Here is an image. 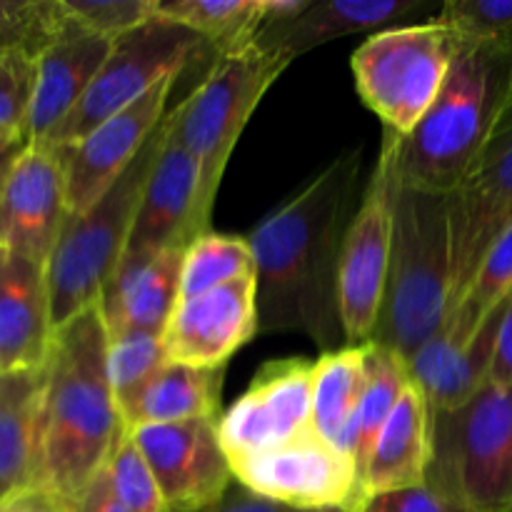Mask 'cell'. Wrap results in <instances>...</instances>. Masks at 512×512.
<instances>
[{
    "mask_svg": "<svg viewBox=\"0 0 512 512\" xmlns=\"http://www.w3.org/2000/svg\"><path fill=\"white\" fill-rule=\"evenodd\" d=\"M363 145L335 155L245 238L258 285V335L300 333L323 353L343 348L340 255L363 200Z\"/></svg>",
    "mask_w": 512,
    "mask_h": 512,
    "instance_id": "6da1fadb",
    "label": "cell"
},
{
    "mask_svg": "<svg viewBox=\"0 0 512 512\" xmlns=\"http://www.w3.org/2000/svg\"><path fill=\"white\" fill-rule=\"evenodd\" d=\"M125 420L108 373V330L98 305L60 325L45 363L43 485L70 505L108 465Z\"/></svg>",
    "mask_w": 512,
    "mask_h": 512,
    "instance_id": "7a4b0ae2",
    "label": "cell"
},
{
    "mask_svg": "<svg viewBox=\"0 0 512 512\" xmlns=\"http://www.w3.org/2000/svg\"><path fill=\"white\" fill-rule=\"evenodd\" d=\"M512 95V48L458 43L450 73L425 118L398 135V180L453 193L463 185Z\"/></svg>",
    "mask_w": 512,
    "mask_h": 512,
    "instance_id": "3957f363",
    "label": "cell"
},
{
    "mask_svg": "<svg viewBox=\"0 0 512 512\" xmlns=\"http://www.w3.org/2000/svg\"><path fill=\"white\" fill-rule=\"evenodd\" d=\"M453 300L450 195L400 185L388 285L373 343L408 360L445 325Z\"/></svg>",
    "mask_w": 512,
    "mask_h": 512,
    "instance_id": "277c9868",
    "label": "cell"
},
{
    "mask_svg": "<svg viewBox=\"0 0 512 512\" xmlns=\"http://www.w3.org/2000/svg\"><path fill=\"white\" fill-rule=\"evenodd\" d=\"M425 488L473 512H512V388L485 383L463 405L430 410Z\"/></svg>",
    "mask_w": 512,
    "mask_h": 512,
    "instance_id": "5b68a950",
    "label": "cell"
},
{
    "mask_svg": "<svg viewBox=\"0 0 512 512\" xmlns=\"http://www.w3.org/2000/svg\"><path fill=\"white\" fill-rule=\"evenodd\" d=\"M288 65V58L255 43L215 55L203 83L165 115L168 138L200 165V218L208 228L230 155L250 115Z\"/></svg>",
    "mask_w": 512,
    "mask_h": 512,
    "instance_id": "8992f818",
    "label": "cell"
},
{
    "mask_svg": "<svg viewBox=\"0 0 512 512\" xmlns=\"http://www.w3.org/2000/svg\"><path fill=\"white\" fill-rule=\"evenodd\" d=\"M165 140V120L138 158L110 185L108 193L83 213H68L50 253L45 275L55 330L98 305L100 293L128 250L143 188Z\"/></svg>",
    "mask_w": 512,
    "mask_h": 512,
    "instance_id": "52a82bcc",
    "label": "cell"
},
{
    "mask_svg": "<svg viewBox=\"0 0 512 512\" xmlns=\"http://www.w3.org/2000/svg\"><path fill=\"white\" fill-rule=\"evenodd\" d=\"M455 53L458 38L435 18L380 30L355 48V88L385 130L405 138L438 98Z\"/></svg>",
    "mask_w": 512,
    "mask_h": 512,
    "instance_id": "ba28073f",
    "label": "cell"
},
{
    "mask_svg": "<svg viewBox=\"0 0 512 512\" xmlns=\"http://www.w3.org/2000/svg\"><path fill=\"white\" fill-rule=\"evenodd\" d=\"M203 48H208V43L200 35L160 15L120 35L113 40V48L83 100L40 143L70 148L110 115L138 103L165 80L178 78L180 70L198 58Z\"/></svg>",
    "mask_w": 512,
    "mask_h": 512,
    "instance_id": "9c48e42d",
    "label": "cell"
},
{
    "mask_svg": "<svg viewBox=\"0 0 512 512\" xmlns=\"http://www.w3.org/2000/svg\"><path fill=\"white\" fill-rule=\"evenodd\" d=\"M398 183V133L385 130L378 163L350 220L340 255V320L348 345L370 343L378 325L388 285Z\"/></svg>",
    "mask_w": 512,
    "mask_h": 512,
    "instance_id": "30bf717a",
    "label": "cell"
},
{
    "mask_svg": "<svg viewBox=\"0 0 512 512\" xmlns=\"http://www.w3.org/2000/svg\"><path fill=\"white\" fill-rule=\"evenodd\" d=\"M233 475L250 493L290 508L363 510L353 458L333 448L315 428L280 448L235 460Z\"/></svg>",
    "mask_w": 512,
    "mask_h": 512,
    "instance_id": "8fae6325",
    "label": "cell"
},
{
    "mask_svg": "<svg viewBox=\"0 0 512 512\" xmlns=\"http://www.w3.org/2000/svg\"><path fill=\"white\" fill-rule=\"evenodd\" d=\"M453 225V300L450 313L473 283L480 263L512 225V95L488 145L460 188L450 193ZM448 313V318H450Z\"/></svg>",
    "mask_w": 512,
    "mask_h": 512,
    "instance_id": "7c38bea8",
    "label": "cell"
},
{
    "mask_svg": "<svg viewBox=\"0 0 512 512\" xmlns=\"http://www.w3.org/2000/svg\"><path fill=\"white\" fill-rule=\"evenodd\" d=\"M315 360L265 363L253 383L218 418V438L230 463L280 448L313 430Z\"/></svg>",
    "mask_w": 512,
    "mask_h": 512,
    "instance_id": "4fadbf2b",
    "label": "cell"
},
{
    "mask_svg": "<svg viewBox=\"0 0 512 512\" xmlns=\"http://www.w3.org/2000/svg\"><path fill=\"white\" fill-rule=\"evenodd\" d=\"M155 473L170 512H205L235 483L218 420L140 425L128 430Z\"/></svg>",
    "mask_w": 512,
    "mask_h": 512,
    "instance_id": "5bb4252c",
    "label": "cell"
},
{
    "mask_svg": "<svg viewBox=\"0 0 512 512\" xmlns=\"http://www.w3.org/2000/svg\"><path fill=\"white\" fill-rule=\"evenodd\" d=\"M68 218L63 153L28 143L0 188V248L48 265Z\"/></svg>",
    "mask_w": 512,
    "mask_h": 512,
    "instance_id": "9a60e30c",
    "label": "cell"
},
{
    "mask_svg": "<svg viewBox=\"0 0 512 512\" xmlns=\"http://www.w3.org/2000/svg\"><path fill=\"white\" fill-rule=\"evenodd\" d=\"M178 78H170L150 90L130 108L110 115L70 148H58L65 163V195L68 213H83L98 203L110 185L133 165L143 145L168 115V100Z\"/></svg>",
    "mask_w": 512,
    "mask_h": 512,
    "instance_id": "2e32d148",
    "label": "cell"
},
{
    "mask_svg": "<svg viewBox=\"0 0 512 512\" xmlns=\"http://www.w3.org/2000/svg\"><path fill=\"white\" fill-rule=\"evenodd\" d=\"M258 335V285L255 275L180 300L165 328L168 363L218 370Z\"/></svg>",
    "mask_w": 512,
    "mask_h": 512,
    "instance_id": "e0dca14e",
    "label": "cell"
},
{
    "mask_svg": "<svg viewBox=\"0 0 512 512\" xmlns=\"http://www.w3.org/2000/svg\"><path fill=\"white\" fill-rule=\"evenodd\" d=\"M208 230L200 218V165L188 150L168 138L165 128L163 148L143 188L125 253L188 248Z\"/></svg>",
    "mask_w": 512,
    "mask_h": 512,
    "instance_id": "ac0fdd59",
    "label": "cell"
},
{
    "mask_svg": "<svg viewBox=\"0 0 512 512\" xmlns=\"http://www.w3.org/2000/svg\"><path fill=\"white\" fill-rule=\"evenodd\" d=\"M185 248L125 253L98 298L108 338L120 333L163 335L180 300Z\"/></svg>",
    "mask_w": 512,
    "mask_h": 512,
    "instance_id": "d6986e66",
    "label": "cell"
},
{
    "mask_svg": "<svg viewBox=\"0 0 512 512\" xmlns=\"http://www.w3.org/2000/svg\"><path fill=\"white\" fill-rule=\"evenodd\" d=\"M110 48L113 38L85 28L68 13V23L38 55L28 143L45 140L73 113L75 105L88 93L98 70L103 68Z\"/></svg>",
    "mask_w": 512,
    "mask_h": 512,
    "instance_id": "ffe728a7",
    "label": "cell"
},
{
    "mask_svg": "<svg viewBox=\"0 0 512 512\" xmlns=\"http://www.w3.org/2000/svg\"><path fill=\"white\" fill-rule=\"evenodd\" d=\"M53 335L45 265L0 248V373L45 368Z\"/></svg>",
    "mask_w": 512,
    "mask_h": 512,
    "instance_id": "44dd1931",
    "label": "cell"
},
{
    "mask_svg": "<svg viewBox=\"0 0 512 512\" xmlns=\"http://www.w3.org/2000/svg\"><path fill=\"white\" fill-rule=\"evenodd\" d=\"M430 8V0H315L300 18L260 30L253 43L293 63L320 45L348 35L398 28V23L430 13Z\"/></svg>",
    "mask_w": 512,
    "mask_h": 512,
    "instance_id": "7402d4cb",
    "label": "cell"
},
{
    "mask_svg": "<svg viewBox=\"0 0 512 512\" xmlns=\"http://www.w3.org/2000/svg\"><path fill=\"white\" fill-rule=\"evenodd\" d=\"M428 465L430 405L425 395L410 385L365 460L360 473V505L365 508L380 495L423 488Z\"/></svg>",
    "mask_w": 512,
    "mask_h": 512,
    "instance_id": "603a6c76",
    "label": "cell"
},
{
    "mask_svg": "<svg viewBox=\"0 0 512 512\" xmlns=\"http://www.w3.org/2000/svg\"><path fill=\"white\" fill-rule=\"evenodd\" d=\"M45 368L0 373V498L43 485Z\"/></svg>",
    "mask_w": 512,
    "mask_h": 512,
    "instance_id": "cb8c5ba5",
    "label": "cell"
},
{
    "mask_svg": "<svg viewBox=\"0 0 512 512\" xmlns=\"http://www.w3.org/2000/svg\"><path fill=\"white\" fill-rule=\"evenodd\" d=\"M225 368L205 370L168 363L123 410L125 430L140 425H175L218 420Z\"/></svg>",
    "mask_w": 512,
    "mask_h": 512,
    "instance_id": "d4e9b609",
    "label": "cell"
},
{
    "mask_svg": "<svg viewBox=\"0 0 512 512\" xmlns=\"http://www.w3.org/2000/svg\"><path fill=\"white\" fill-rule=\"evenodd\" d=\"M365 383H368V343L343 345L315 360L313 428L345 455H350L355 413Z\"/></svg>",
    "mask_w": 512,
    "mask_h": 512,
    "instance_id": "484cf974",
    "label": "cell"
},
{
    "mask_svg": "<svg viewBox=\"0 0 512 512\" xmlns=\"http://www.w3.org/2000/svg\"><path fill=\"white\" fill-rule=\"evenodd\" d=\"M158 15L193 30L223 55L253 43L263 28V0H158Z\"/></svg>",
    "mask_w": 512,
    "mask_h": 512,
    "instance_id": "4316f807",
    "label": "cell"
},
{
    "mask_svg": "<svg viewBox=\"0 0 512 512\" xmlns=\"http://www.w3.org/2000/svg\"><path fill=\"white\" fill-rule=\"evenodd\" d=\"M413 385L408 373V363L393 350L383 345L368 343V383H365L363 398H360L358 413L353 423V443H350V458L358 468V478L363 473V465L378 440L380 430L393 415L395 405L405 395V390Z\"/></svg>",
    "mask_w": 512,
    "mask_h": 512,
    "instance_id": "83f0119b",
    "label": "cell"
},
{
    "mask_svg": "<svg viewBox=\"0 0 512 512\" xmlns=\"http://www.w3.org/2000/svg\"><path fill=\"white\" fill-rule=\"evenodd\" d=\"M250 275H255V258L248 238L208 230L185 248L180 300L198 298Z\"/></svg>",
    "mask_w": 512,
    "mask_h": 512,
    "instance_id": "f1b7e54d",
    "label": "cell"
},
{
    "mask_svg": "<svg viewBox=\"0 0 512 512\" xmlns=\"http://www.w3.org/2000/svg\"><path fill=\"white\" fill-rule=\"evenodd\" d=\"M512 295V225L498 238L480 263L473 283L463 293L460 303L445 320L443 328L455 343L465 345L483 328L485 320L503 308Z\"/></svg>",
    "mask_w": 512,
    "mask_h": 512,
    "instance_id": "f546056e",
    "label": "cell"
},
{
    "mask_svg": "<svg viewBox=\"0 0 512 512\" xmlns=\"http://www.w3.org/2000/svg\"><path fill=\"white\" fill-rule=\"evenodd\" d=\"M168 365L165 340L158 333H120L108 338V373L120 413Z\"/></svg>",
    "mask_w": 512,
    "mask_h": 512,
    "instance_id": "4dcf8cb0",
    "label": "cell"
},
{
    "mask_svg": "<svg viewBox=\"0 0 512 512\" xmlns=\"http://www.w3.org/2000/svg\"><path fill=\"white\" fill-rule=\"evenodd\" d=\"M38 58L25 50H0V143H28Z\"/></svg>",
    "mask_w": 512,
    "mask_h": 512,
    "instance_id": "1f68e13d",
    "label": "cell"
},
{
    "mask_svg": "<svg viewBox=\"0 0 512 512\" xmlns=\"http://www.w3.org/2000/svg\"><path fill=\"white\" fill-rule=\"evenodd\" d=\"M458 43L512 48V0H448L433 15Z\"/></svg>",
    "mask_w": 512,
    "mask_h": 512,
    "instance_id": "d6a6232c",
    "label": "cell"
},
{
    "mask_svg": "<svg viewBox=\"0 0 512 512\" xmlns=\"http://www.w3.org/2000/svg\"><path fill=\"white\" fill-rule=\"evenodd\" d=\"M105 470L115 495L130 512H170L155 473L128 430L115 445Z\"/></svg>",
    "mask_w": 512,
    "mask_h": 512,
    "instance_id": "836d02e7",
    "label": "cell"
},
{
    "mask_svg": "<svg viewBox=\"0 0 512 512\" xmlns=\"http://www.w3.org/2000/svg\"><path fill=\"white\" fill-rule=\"evenodd\" d=\"M70 18L108 38H120L158 15V0H63Z\"/></svg>",
    "mask_w": 512,
    "mask_h": 512,
    "instance_id": "e575fe53",
    "label": "cell"
},
{
    "mask_svg": "<svg viewBox=\"0 0 512 512\" xmlns=\"http://www.w3.org/2000/svg\"><path fill=\"white\" fill-rule=\"evenodd\" d=\"M363 512H473L443 495L433 493L430 488H410L400 493H388L373 498Z\"/></svg>",
    "mask_w": 512,
    "mask_h": 512,
    "instance_id": "d590c367",
    "label": "cell"
},
{
    "mask_svg": "<svg viewBox=\"0 0 512 512\" xmlns=\"http://www.w3.org/2000/svg\"><path fill=\"white\" fill-rule=\"evenodd\" d=\"M0 512H73V505L48 485H28L0 498Z\"/></svg>",
    "mask_w": 512,
    "mask_h": 512,
    "instance_id": "8d00e7d4",
    "label": "cell"
},
{
    "mask_svg": "<svg viewBox=\"0 0 512 512\" xmlns=\"http://www.w3.org/2000/svg\"><path fill=\"white\" fill-rule=\"evenodd\" d=\"M205 512H345V510H303V508H290V505L275 503V500L260 498V495L250 493L248 488L235 480L228 488V493L220 498L218 505H213Z\"/></svg>",
    "mask_w": 512,
    "mask_h": 512,
    "instance_id": "74e56055",
    "label": "cell"
},
{
    "mask_svg": "<svg viewBox=\"0 0 512 512\" xmlns=\"http://www.w3.org/2000/svg\"><path fill=\"white\" fill-rule=\"evenodd\" d=\"M73 512H130L115 495L110 485L108 470H100L93 478V483L83 490L78 500L73 503Z\"/></svg>",
    "mask_w": 512,
    "mask_h": 512,
    "instance_id": "f35d334b",
    "label": "cell"
},
{
    "mask_svg": "<svg viewBox=\"0 0 512 512\" xmlns=\"http://www.w3.org/2000/svg\"><path fill=\"white\" fill-rule=\"evenodd\" d=\"M488 383L510 385L512 388V295L500 318L498 338H495V355L493 365H490V380Z\"/></svg>",
    "mask_w": 512,
    "mask_h": 512,
    "instance_id": "ab89813d",
    "label": "cell"
},
{
    "mask_svg": "<svg viewBox=\"0 0 512 512\" xmlns=\"http://www.w3.org/2000/svg\"><path fill=\"white\" fill-rule=\"evenodd\" d=\"M18 155H20V153H18ZM18 155H10V158L0 160V188H3L5 178H8V173H10V165H13V160L18 158Z\"/></svg>",
    "mask_w": 512,
    "mask_h": 512,
    "instance_id": "60d3db41",
    "label": "cell"
},
{
    "mask_svg": "<svg viewBox=\"0 0 512 512\" xmlns=\"http://www.w3.org/2000/svg\"><path fill=\"white\" fill-rule=\"evenodd\" d=\"M25 145H28V143H25ZM25 145H5V143H0V160L10 158V155H18L20 150L25 148Z\"/></svg>",
    "mask_w": 512,
    "mask_h": 512,
    "instance_id": "b9f144b4",
    "label": "cell"
}]
</instances>
